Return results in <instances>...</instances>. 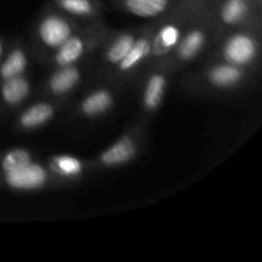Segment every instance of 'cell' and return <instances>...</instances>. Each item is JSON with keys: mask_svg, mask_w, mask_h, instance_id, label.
Listing matches in <instances>:
<instances>
[{"mask_svg": "<svg viewBox=\"0 0 262 262\" xmlns=\"http://www.w3.org/2000/svg\"><path fill=\"white\" fill-rule=\"evenodd\" d=\"M3 179L8 188L14 191H37L49 183V170L42 164L32 161L20 168L4 171Z\"/></svg>", "mask_w": 262, "mask_h": 262, "instance_id": "6da1fadb", "label": "cell"}, {"mask_svg": "<svg viewBox=\"0 0 262 262\" xmlns=\"http://www.w3.org/2000/svg\"><path fill=\"white\" fill-rule=\"evenodd\" d=\"M258 45L253 36L248 33H235L224 42L222 55L224 61L245 68L257 58Z\"/></svg>", "mask_w": 262, "mask_h": 262, "instance_id": "7a4b0ae2", "label": "cell"}, {"mask_svg": "<svg viewBox=\"0 0 262 262\" xmlns=\"http://www.w3.org/2000/svg\"><path fill=\"white\" fill-rule=\"evenodd\" d=\"M37 35L43 46L50 50H56L73 35V27L61 15L49 14L38 22Z\"/></svg>", "mask_w": 262, "mask_h": 262, "instance_id": "3957f363", "label": "cell"}, {"mask_svg": "<svg viewBox=\"0 0 262 262\" xmlns=\"http://www.w3.org/2000/svg\"><path fill=\"white\" fill-rule=\"evenodd\" d=\"M138 152L137 142L130 136H123L117 142L105 148L100 155L99 161L106 168H117L128 164Z\"/></svg>", "mask_w": 262, "mask_h": 262, "instance_id": "277c9868", "label": "cell"}, {"mask_svg": "<svg viewBox=\"0 0 262 262\" xmlns=\"http://www.w3.org/2000/svg\"><path fill=\"white\" fill-rule=\"evenodd\" d=\"M245 77V71L241 67L233 66V64L227 63V61L215 64L206 72L207 82L212 87L220 90L237 87L238 84L242 83Z\"/></svg>", "mask_w": 262, "mask_h": 262, "instance_id": "5b68a950", "label": "cell"}, {"mask_svg": "<svg viewBox=\"0 0 262 262\" xmlns=\"http://www.w3.org/2000/svg\"><path fill=\"white\" fill-rule=\"evenodd\" d=\"M81 78L82 74L78 67H58V69L49 78V92L54 96H66L78 86Z\"/></svg>", "mask_w": 262, "mask_h": 262, "instance_id": "8992f818", "label": "cell"}, {"mask_svg": "<svg viewBox=\"0 0 262 262\" xmlns=\"http://www.w3.org/2000/svg\"><path fill=\"white\" fill-rule=\"evenodd\" d=\"M114 105V95L107 89H96L83 97L79 110L87 118L102 117Z\"/></svg>", "mask_w": 262, "mask_h": 262, "instance_id": "52a82bcc", "label": "cell"}, {"mask_svg": "<svg viewBox=\"0 0 262 262\" xmlns=\"http://www.w3.org/2000/svg\"><path fill=\"white\" fill-rule=\"evenodd\" d=\"M206 41L207 35L202 28H192L186 35H182L178 45L174 49L177 58L183 63H189L204 50Z\"/></svg>", "mask_w": 262, "mask_h": 262, "instance_id": "ba28073f", "label": "cell"}, {"mask_svg": "<svg viewBox=\"0 0 262 262\" xmlns=\"http://www.w3.org/2000/svg\"><path fill=\"white\" fill-rule=\"evenodd\" d=\"M55 115V107L49 102H36L28 106L20 114L18 124L25 130H33L43 127L51 122Z\"/></svg>", "mask_w": 262, "mask_h": 262, "instance_id": "9c48e42d", "label": "cell"}, {"mask_svg": "<svg viewBox=\"0 0 262 262\" xmlns=\"http://www.w3.org/2000/svg\"><path fill=\"white\" fill-rule=\"evenodd\" d=\"M182 37L181 28L176 23H166L161 26L151 40V54L154 56H165L177 48Z\"/></svg>", "mask_w": 262, "mask_h": 262, "instance_id": "30bf717a", "label": "cell"}, {"mask_svg": "<svg viewBox=\"0 0 262 262\" xmlns=\"http://www.w3.org/2000/svg\"><path fill=\"white\" fill-rule=\"evenodd\" d=\"M168 89V78L161 73L151 74L142 92V105L147 112H155L161 106Z\"/></svg>", "mask_w": 262, "mask_h": 262, "instance_id": "8fae6325", "label": "cell"}, {"mask_svg": "<svg viewBox=\"0 0 262 262\" xmlns=\"http://www.w3.org/2000/svg\"><path fill=\"white\" fill-rule=\"evenodd\" d=\"M86 41L78 35H72L55 50L54 64L56 67L74 66L86 53Z\"/></svg>", "mask_w": 262, "mask_h": 262, "instance_id": "7c38bea8", "label": "cell"}, {"mask_svg": "<svg viewBox=\"0 0 262 262\" xmlns=\"http://www.w3.org/2000/svg\"><path fill=\"white\" fill-rule=\"evenodd\" d=\"M0 94H2L3 101L8 106H18L23 101H26V99L30 96L31 82L25 76L14 77V78L3 81Z\"/></svg>", "mask_w": 262, "mask_h": 262, "instance_id": "4fadbf2b", "label": "cell"}, {"mask_svg": "<svg viewBox=\"0 0 262 262\" xmlns=\"http://www.w3.org/2000/svg\"><path fill=\"white\" fill-rule=\"evenodd\" d=\"M49 170L60 178L74 179L83 174L84 164L79 158L68 154L55 155L49 160Z\"/></svg>", "mask_w": 262, "mask_h": 262, "instance_id": "5bb4252c", "label": "cell"}, {"mask_svg": "<svg viewBox=\"0 0 262 262\" xmlns=\"http://www.w3.org/2000/svg\"><path fill=\"white\" fill-rule=\"evenodd\" d=\"M151 55V40L148 37H136L129 51L117 64L120 73H129Z\"/></svg>", "mask_w": 262, "mask_h": 262, "instance_id": "9a60e30c", "label": "cell"}, {"mask_svg": "<svg viewBox=\"0 0 262 262\" xmlns=\"http://www.w3.org/2000/svg\"><path fill=\"white\" fill-rule=\"evenodd\" d=\"M27 67L28 56L26 51L22 48H14L0 64V79L7 81L14 77L25 76Z\"/></svg>", "mask_w": 262, "mask_h": 262, "instance_id": "2e32d148", "label": "cell"}, {"mask_svg": "<svg viewBox=\"0 0 262 262\" xmlns=\"http://www.w3.org/2000/svg\"><path fill=\"white\" fill-rule=\"evenodd\" d=\"M169 7V0H124V8L140 18H154L163 14Z\"/></svg>", "mask_w": 262, "mask_h": 262, "instance_id": "e0dca14e", "label": "cell"}, {"mask_svg": "<svg viewBox=\"0 0 262 262\" xmlns=\"http://www.w3.org/2000/svg\"><path fill=\"white\" fill-rule=\"evenodd\" d=\"M250 8L246 0H225L220 9V19L227 26H238L246 19Z\"/></svg>", "mask_w": 262, "mask_h": 262, "instance_id": "ac0fdd59", "label": "cell"}, {"mask_svg": "<svg viewBox=\"0 0 262 262\" xmlns=\"http://www.w3.org/2000/svg\"><path fill=\"white\" fill-rule=\"evenodd\" d=\"M136 36L132 32H123L112 41L107 49L105 50V60L112 66H117L120 60L129 51L133 45Z\"/></svg>", "mask_w": 262, "mask_h": 262, "instance_id": "d6986e66", "label": "cell"}, {"mask_svg": "<svg viewBox=\"0 0 262 262\" xmlns=\"http://www.w3.org/2000/svg\"><path fill=\"white\" fill-rule=\"evenodd\" d=\"M33 161L32 154L26 148H12L8 152L4 154V156L2 158V161H0V168H2V171L12 170V169L20 168V166L26 165V164H30Z\"/></svg>", "mask_w": 262, "mask_h": 262, "instance_id": "ffe728a7", "label": "cell"}, {"mask_svg": "<svg viewBox=\"0 0 262 262\" xmlns=\"http://www.w3.org/2000/svg\"><path fill=\"white\" fill-rule=\"evenodd\" d=\"M56 2L61 9L77 17H90L95 13V7L90 0H56Z\"/></svg>", "mask_w": 262, "mask_h": 262, "instance_id": "44dd1931", "label": "cell"}, {"mask_svg": "<svg viewBox=\"0 0 262 262\" xmlns=\"http://www.w3.org/2000/svg\"><path fill=\"white\" fill-rule=\"evenodd\" d=\"M3 51H4V46H3L2 40H0V60H2V58H3Z\"/></svg>", "mask_w": 262, "mask_h": 262, "instance_id": "7402d4cb", "label": "cell"}]
</instances>
